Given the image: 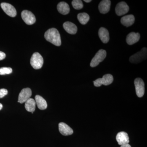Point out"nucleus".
I'll list each match as a JSON object with an SVG mask.
<instances>
[{"label":"nucleus","instance_id":"1","mask_svg":"<svg viewBox=\"0 0 147 147\" xmlns=\"http://www.w3.org/2000/svg\"><path fill=\"white\" fill-rule=\"evenodd\" d=\"M44 36L45 39L57 46L61 44L60 34L57 29L55 28L49 29L45 32Z\"/></svg>","mask_w":147,"mask_h":147},{"label":"nucleus","instance_id":"2","mask_svg":"<svg viewBox=\"0 0 147 147\" xmlns=\"http://www.w3.org/2000/svg\"><path fill=\"white\" fill-rule=\"evenodd\" d=\"M147 49L144 47L140 52L132 55L129 58V61L131 63L137 64L141 62L144 60L146 59Z\"/></svg>","mask_w":147,"mask_h":147},{"label":"nucleus","instance_id":"3","mask_svg":"<svg viewBox=\"0 0 147 147\" xmlns=\"http://www.w3.org/2000/svg\"><path fill=\"white\" fill-rule=\"evenodd\" d=\"M107 55L106 51L104 50H98L95 55L92 59L90 65L92 67H95L98 65L100 63L104 60Z\"/></svg>","mask_w":147,"mask_h":147},{"label":"nucleus","instance_id":"4","mask_svg":"<svg viewBox=\"0 0 147 147\" xmlns=\"http://www.w3.org/2000/svg\"><path fill=\"white\" fill-rule=\"evenodd\" d=\"M43 59L41 55L38 53L33 54L30 59V64L34 69H39L43 65Z\"/></svg>","mask_w":147,"mask_h":147},{"label":"nucleus","instance_id":"5","mask_svg":"<svg viewBox=\"0 0 147 147\" xmlns=\"http://www.w3.org/2000/svg\"><path fill=\"white\" fill-rule=\"evenodd\" d=\"M113 75L110 74H105L102 76V78H99L95 80L93 82L94 86L95 87H100L101 85L108 86L113 83Z\"/></svg>","mask_w":147,"mask_h":147},{"label":"nucleus","instance_id":"6","mask_svg":"<svg viewBox=\"0 0 147 147\" xmlns=\"http://www.w3.org/2000/svg\"><path fill=\"white\" fill-rule=\"evenodd\" d=\"M134 84L137 96L142 97L145 93V84L144 81L141 78H137L134 80Z\"/></svg>","mask_w":147,"mask_h":147},{"label":"nucleus","instance_id":"7","mask_svg":"<svg viewBox=\"0 0 147 147\" xmlns=\"http://www.w3.org/2000/svg\"><path fill=\"white\" fill-rule=\"evenodd\" d=\"M21 17L27 25H32L35 23L36 20L33 13L28 10L23 11L21 13Z\"/></svg>","mask_w":147,"mask_h":147},{"label":"nucleus","instance_id":"8","mask_svg":"<svg viewBox=\"0 0 147 147\" xmlns=\"http://www.w3.org/2000/svg\"><path fill=\"white\" fill-rule=\"evenodd\" d=\"M32 94L31 90L29 88L23 89L18 96V102L23 103L30 98Z\"/></svg>","mask_w":147,"mask_h":147},{"label":"nucleus","instance_id":"9","mask_svg":"<svg viewBox=\"0 0 147 147\" xmlns=\"http://www.w3.org/2000/svg\"><path fill=\"white\" fill-rule=\"evenodd\" d=\"M1 6L5 12L8 16L11 17H14L16 15V10L14 7L6 3H1Z\"/></svg>","mask_w":147,"mask_h":147},{"label":"nucleus","instance_id":"10","mask_svg":"<svg viewBox=\"0 0 147 147\" xmlns=\"http://www.w3.org/2000/svg\"><path fill=\"white\" fill-rule=\"evenodd\" d=\"M129 10V7L125 2H121L117 4L115 7L116 14L119 16L126 14Z\"/></svg>","mask_w":147,"mask_h":147},{"label":"nucleus","instance_id":"11","mask_svg":"<svg viewBox=\"0 0 147 147\" xmlns=\"http://www.w3.org/2000/svg\"><path fill=\"white\" fill-rule=\"evenodd\" d=\"M116 140L121 146L128 144L129 142L128 134L124 131L119 132L116 136Z\"/></svg>","mask_w":147,"mask_h":147},{"label":"nucleus","instance_id":"12","mask_svg":"<svg viewBox=\"0 0 147 147\" xmlns=\"http://www.w3.org/2000/svg\"><path fill=\"white\" fill-rule=\"evenodd\" d=\"M59 128L61 134L64 136H68L73 133V129L64 123H60L59 124Z\"/></svg>","mask_w":147,"mask_h":147},{"label":"nucleus","instance_id":"13","mask_svg":"<svg viewBox=\"0 0 147 147\" xmlns=\"http://www.w3.org/2000/svg\"><path fill=\"white\" fill-rule=\"evenodd\" d=\"M140 38V35L139 33L132 32L129 34L127 36L126 42L128 45H132L138 42Z\"/></svg>","mask_w":147,"mask_h":147},{"label":"nucleus","instance_id":"14","mask_svg":"<svg viewBox=\"0 0 147 147\" xmlns=\"http://www.w3.org/2000/svg\"><path fill=\"white\" fill-rule=\"evenodd\" d=\"M111 5V1L109 0H103L99 4L98 9L99 11L102 14L108 13L110 10Z\"/></svg>","mask_w":147,"mask_h":147},{"label":"nucleus","instance_id":"15","mask_svg":"<svg viewBox=\"0 0 147 147\" xmlns=\"http://www.w3.org/2000/svg\"><path fill=\"white\" fill-rule=\"evenodd\" d=\"M65 30L69 34H76L77 31V28L75 24L69 21L65 22L63 24Z\"/></svg>","mask_w":147,"mask_h":147},{"label":"nucleus","instance_id":"16","mask_svg":"<svg viewBox=\"0 0 147 147\" xmlns=\"http://www.w3.org/2000/svg\"><path fill=\"white\" fill-rule=\"evenodd\" d=\"M98 36L102 42L104 43H108L110 40L109 32L105 28H100L98 30Z\"/></svg>","mask_w":147,"mask_h":147},{"label":"nucleus","instance_id":"17","mask_svg":"<svg viewBox=\"0 0 147 147\" xmlns=\"http://www.w3.org/2000/svg\"><path fill=\"white\" fill-rule=\"evenodd\" d=\"M135 21V18L132 14L126 15L122 17L121 22V24L124 26L128 27L132 26Z\"/></svg>","mask_w":147,"mask_h":147},{"label":"nucleus","instance_id":"18","mask_svg":"<svg viewBox=\"0 0 147 147\" xmlns=\"http://www.w3.org/2000/svg\"><path fill=\"white\" fill-rule=\"evenodd\" d=\"M35 99L38 108H39L40 110H44L47 108V102L42 96L37 95L35 97Z\"/></svg>","mask_w":147,"mask_h":147},{"label":"nucleus","instance_id":"19","mask_svg":"<svg viewBox=\"0 0 147 147\" xmlns=\"http://www.w3.org/2000/svg\"><path fill=\"white\" fill-rule=\"evenodd\" d=\"M57 8L59 12L63 15L68 14L70 11L68 4L65 2H61L59 3L57 6Z\"/></svg>","mask_w":147,"mask_h":147},{"label":"nucleus","instance_id":"20","mask_svg":"<svg viewBox=\"0 0 147 147\" xmlns=\"http://www.w3.org/2000/svg\"><path fill=\"white\" fill-rule=\"evenodd\" d=\"M36 105L35 100L33 98H30L25 102V108L27 111L31 112L33 114L35 110Z\"/></svg>","mask_w":147,"mask_h":147},{"label":"nucleus","instance_id":"21","mask_svg":"<svg viewBox=\"0 0 147 147\" xmlns=\"http://www.w3.org/2000/svg\"><path fill=\"white\" fill-rule=\"evenodd\" d=\"M77 18L80 24L82 25H86L90 20V16L86 13H79L77 15Z\"/></svg>","mask_w":147,"mask_h":147},{"label":"nucleus","instance_id":"22","mask_svg":"<svg viewBox=\"0 0 147 147\" xmlns=\"http://www.w3.org/2000/svg\"><path fill=\"white\" fill-rule=\"evenodd\" d=\"M71 4L74 8L77 10L82 9L84 7L83 2L81 0H73Z\"/></svg>","mask_w":147,"mask_h":147},{"label":"nucleus","instance_id":"23","mask_svg":"<svg viewBox=\"0 0 147 147\" xmlns=\"http://www.w3.org/2000/svg\"><path fill=\"white\" fill-rule=\"evenodd\" d=\"M12 72V69L10 67H3L0 68V75L10 74Z\"/></svg>","mask_w":147,"mask_h":147},{"label":"nucleus","instance_id":"24","mask_svg":"<svg viewBox=\"0 0 147 147\" xmlns=\"http://www.w3.org/2000/svg\"><path fill=\"white\" fill-rule=\"evenodd\" d=\"M8 93V91L5 89H0V98L4 97Z\"/></svg>","mask_w":147,"mask_h":147},{"label":"nucleus","instance_id":"25","mask_svg":"<svg viewBox=\"0 0 147 147\" xmlns=\"http://www.w3.org/2000/svg\"><path fill=\"white\" fill-rule=\"evenodd\" d=\"M6 55L3 52L0 51V61L2 60L5 58Z\"/></svg>","mask_w":147,"mask_h":147},{"label":"nucleus","instance_id":"26","mask_svg":"<svg viewBox=\"0 0 147 147\" xmlns=\"http://www.w3.org/2000/svg\"><path fill=\"white\" fill-rule=\"evenodd\" d=\"M121 147H131V146L129 144H127L122 145L121 146Z\"/></svg>","mask_w":147,"mask_h":147},{"label":"nucleus","instance_id":"27","mask_svg":"<svg viewBox=\"0 0 147 147\" xmlns=\"http://www.w3.org/2000/svg\"><path fill=\"white\" fill-rule=\"evenodd\" d=\"M84 1L86 3H90L92 1L91 0H84Z\"/></svg>","mask_w":147,"mask_h":147},{"label":"nucleus","instance_id":"28","mask_svg":"<svg viewBox=\"0 0 147 147\" xmlns=\"http://www.w3.org/2000/svg\"><path fill=\"white\" fill-rule=\"evenodd\" d=\"M3 105L1 104V103H0V110H1L3 108Z\"/></svg>","mask_w":147,"mask_h":147}]
</instances>
